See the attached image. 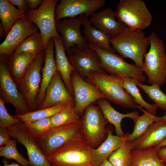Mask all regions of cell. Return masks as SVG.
Returning <instances> with one entry per match:
<instances>
[{"instance_id": "3957f363", "label": "cell", "mask_w": 166, "mask_h": 166, "mask_svg": "<svg viewBox=\"0 0 166 166\" xmlns=\"http://www.w3.org/2000/svg\"><path fill=\"white\" fill-rule=\"evenodd\" d=\"M150 48L144 56L142 68L150 84L160 87L166 81V53L163 41L154 32L149 36Z\"/></svg>"}, {"instance_id": "5bb4252c", "label": "cell", "mask_w": 166, "mask_h": 166, "mask_svg": "<svg viewBox=\"0 0 166 166\" xmlns=\"http://www.w3.org/2000/svg\"><path fill=\"white\" fill-rule=\"evenodd\" d=\"M71 79L75 108L80 117L89 106L99 99H105L95 86L81 78L75 69L71 73Z\"/></svg>"}, {"instance_id": "74e56055", "label": "cell", "mask_w": 166, "mask_h": 166, "mask_svg": "<svg viewBox=\"0 0 166 166\" xmlns=\"http://www.w3.org/2000/svg\"><path fill=\"white\" fill-rule=\"evenodd\" d=\"M5 103L0 98V127L8 128L21 121L19 118L9 114L5 107Z\"/></svg>"}, {"instance_id": "52a82bcc", "label": "cell", "mask_w": 166, "mask_h": 166, "mask_svg": "<svg viewBox=\"0 0 166 166\" xmlns=\"http://www.w3.org/2000/svg\"><path fill=\"white\" fill-rule=\"evenodd\" d=\"M45 59L44 51L34 59L23 76L15 82L30 112L37 110L36 99L40 89L41 73Z\"/></svg>"}, {"instance_id": "f1b7e54d", "label": "cell", "mask_w": 166, "mask_h": 166, "mask_svg": "<svg viewBox=\"0 0 166 166\" xmlns=\"http://www.w3.org/2000/svg\"><path fill=\"white\" fill-rule=\"evenodd\" d=\"M123 86L126 92L134 99L136 104L145 108L149 113L155 116L158 107L155 104H150L143 98L136 85V81L134 79L127 78L123 79Z\"/></svg>"}, {"instance_id": "d590c367", "label": "cell", "mask_w": 166, "mask_h": 166, "mask_svg": "<svg viewBox=\"0 0 166 166\" xmlns=\"http://www.w3.org/2000/svg\"><path fill=\"white\" fill-rule=\"evenodd\" d=\"M17 142L16 140L13 139L6 145L1 146L0 156L7 160H14L23 165L31 166L29 160L18 152L17 148Z\"/></svg>"}, {"instance_id": "ab89813d", "label": "cell", "mask_w": 166, "mask_h": 166, "mask_svg": "<svg viewBox=\"0 0 166 166\" xmlns=\"http://www.w3.org/2000/svg\"><path fill=\"white\" fill-rule=\"evenodd\" d=\"M13 5L16 6L20 10L26 11L29 10L26 0H8Z\"/></svg>"}, {"instance_id": "6da1fadb", "label": "cell", "mask_w": 166, "mask_h": 166, "mask_svg": "<svg viewBox=\"0 0 166 166\" xmlns=\"http://www.w3.org/2000/svg\"><path fill=\"white\" fill-rule=\"evenodd\" d=\"M111 45L123 58L132 60L142 69L144 56L150 44L149 36L138 29L126 26L119 34L110 40Z\"/></svg>"}, {"instance_id": "4fadbf2b", "label": "cell", "mask_w": 166, "mask_h": 166, "mask_svg": "<svg viewBox=\"0 0 166 166\" xmlns=\"http://www.w3.org/2000/svg\"><path fill=\"white\" fill-rule=\"evenodd\" d=\"M84 15L82 14L63 20H56L57 31L61 35L64 48L68 56L72 54L71 49L75 45L81 50L89 48L85 37L81 32V26Z\"/></svg>"}, {"instance_id": "7bdbcfd3", "label": "cell", "mask_w": 166, "mask_h": 166, "mask_svg": "<svg viewBox=\"0 0 166 166\" xmlns=\"http://www.w3.org/2000/svg\"><path fill=\"white\" fill-rule=\"evenodd\" d=\"M2 161L3 164V165H1L0 166H27L23 165L13 162H11V163L10 164H8V160L7 159L5 158H4Z\"/></svg>"}, {"instance_id": "7402d4cb", "label": "cell", "mask_w": 166, "mask_h": 166, "mask_svg": "<svg viewBox=\"0 0 166 166\" xmlns=\"http://www.w3.org/2000/svg\"><path fill=\"white\" fill-rule=\"evenodd\" d=\"M166 138V122H154L140 137L132 141L133 149L153 148Z\"/></svg>"}, {"instance_id": "4316f807", "label": "cell", "mask_w": 166, "mask_h": 166, "mask_svg": "<svg viewBox=\"0 0 166 166\" xmlns=\"http://www.w3.org/2000/svg\"><path fill=\"white\" fill-rule=\"evenodd\" d=\"M132 166H166L153 148L133 149L131 153Z\"/></svg>"}, {"instance_id": "e575fe53", "label": "cell", "mask_w": 166, "mask_h": 166, "mask_svg": "<svg viewBox=\"0 0 166 166\" xmlns=\"http://www.w3.org/2000/svg\"><path fill=\"white\" fill-rule=\"evenodd\" d=\"M137 86L147 94L154 104L164 110H166V94L161 90L157 84L148 85L136 81Z\"/></svg>"}, {"instance_id": "4dcf8cb0", "label": "cell", "mask_w": 166, "mask_h": 166, "mask_svg": "<svg viewBox=\"0 0 166 166\" xmlns=\"http://www.w3.org/2000/svg\"><path fill=\"white\" fill-rule=\"evenodd\" d=\"M51 118L53 128L79 122L81 117L76 111L75 104H70Z\"/></svg>"}, {"instance_id": "ba28073f", "label": "cell", "mask_w": 166, "mask_h": 166, "mask_svg": "<svg viewBox=\"0 0 166 166\" xmlns=\"http://www.w3.org/2000/svg\"><path fill=\"white\" fill-rule=\"evenodd\" d=\"M116 17L126 26L142 30L149 26L152 16L141 0H121L115 11Z\"/></svg>"}, {"instance_id": "277c9868", "label": "cell", "mask_w": 166, "mask_h": 166, "mask_svg": "<svg viewBox=\"0 0 166 166\" xmlns=\"http://www.w3.org/2000/svg\"><path fill=\"white\" fill-rule=\"evenodd\" d=\"M85 80L95 86L108 101L124 108L135 109L137 108L133 98L124 89L123 79L96 73L91 74Z\"/></svg>"}, {"instance_id": "2e32d148", "label": "cell", "mask_w": 166, "mask_h": 166, "mask_svg": "<svg viewBox=\"0 0 166 166\" xmlns=\"http://www.w3.org/2000/svg\"><path fill=\"white\" fill-rule=\"evenodd\" d=\"M73 53L67 56L70 64L79 76L85 79L93 73H107L100 66L101 60L97 53L93 49L81 50L76 45L72 48Z\"/></svg>"}, {"instance_id": "44dd1931", "label": "cell", "mask_w": 166, "mask_h": 166, "mask_svg": "<svg viewBox=\"0 0 166 166\" xmlns=\"http://www.w3.org/2000/svg\"><path fill=\"white\" fill-rule=\"evenodd\" d=\"M54 40L53 38H52L48 42L45 50V59L44 65L42 70V79L36 101L37 110L44 101L47 88L57 70L54 57Z\"/></svg>"}, {"instance_id": "f35d334b", "label": "cell", "mask_w": 166, "mask_h": 166, "mask_svg": "<svg viewBox=\"0 0 166 166\" xmlns=\"http://www.w3.org/2000/svg\"><path fill=\"white\" fill-rule=\"evenodd\" d=\"M8 128L3 127H0V146L6 145L10 140Z\"/></svg>"}, {"instance_id": "ffe728a7", "label": "cell", "mask_w": 166, "mask_h": 166, "mask_svg": "<svg viewBox=\"0 0 166 166\" xmlns=\"http://www.w3.org/2000/svg\"><path fill=\"white\" fill-rule=\"evenodd\" d=\"M108 135L105 140L98 148L92 149L91 162L93 166H100L110 155L121 147L130 134L128 132L123 136L113 135L111 125L107 126Z\"/></svg>"}, {"instance_id": "cb8c5ba5", "label": "cell", "mask_w": 166, "mask_h": 166, "mask_svg": "<svg viewBox=\"0 0 166 166\" xmlns=\"http://www.w3.org/2000/svg\"><path fill=\"white\" fill-rule=\"evenodd\" d=\"M96 103L100 108L108 122L114 126L115 132L117 136H121L125 134L121 126V121L124 118H129L133 120L139 116V113L136 111L126 114L117 111L108 101L105 98L99 99L97 101Z\"/></svg>"}, {"instance_id": "bcb514c9", "label": "cell", "mask_w": 166, "mask_h": 166, "mask_svg": "<svg viewBox=\"0 0 166 166\" xmlns=\"http://www.w3.org/2000/svg\"><path fill=\"white\" fill-rule=\"evenodd\" d=\"M166 146V138L162 142L156 145L153 147L154 148L156 151L160 147Z\"/></svg>"}, {"instance_id": "8fae6325", "label": "cell", "mask_w": 166, "mask_h": 166, "mask_svg": "<svg viewBox=\"0 0 166 166\" xmlns=\"http://www.w3.org/2000/svg\"><path fill=\"white\" fill-rule=\"evenodd\" d=\"M0 98L14 107L16 115L30 112L26 102L12 77L8 69L7 57L0 55Z\"/></svg>"}, {"instance_id": "8992f818", "label": "cell", "mask_w": 166, "mask_h": 166, "mask_svg": "<svg viewBox=\"0 0 166 166\" xmlns=\"http://www.w3.org/2000/svg\"><path fill=\"white\" fill-rule=\"evenodd\" d=\"M88 45L98 54L101 60L100 66L107 73L122 79L130 78L141 83L146 80L141 69L125 61L121 56L90 43Z\"/></svg>"}, {"instance_id": "9a60e30c", "label": "cell", "mask_w": 166, "mask_h": 166, "mask_svg": "<svg viewBox=\"0 0 166 166\" xmlns=\"http://www.w3.org/2000/svg\"><path fill=\"white\" fill-rule=\"evenodd\" d=\"M32 21L25 17L17 20L0 45V55L9 57L28 38L38 31Z\"/></svg>"}, {"instance_id": "484cf974", "label": "cell", "mask_w": 166, "mask_h": 166, "mask_svg": "<svg viewBox=\"0 0 166 166\" xmlns=\"http://www.w3.org/2000/svg\"><path fill=\"white\" fill-rule=\"evenodd\" d=\"M7 57L10 74L15 82L23 76L34 58L30 53L18 54L15 52Z\"/></svg>"}, {"instance_id": "e0dca14e", "label": "cell", "mask_w": 166, "mask_h": 166, "mask_svg": "<svg viewBox=\"0 0 166 166\" xmlns=\"http://www.w3.org/2000/svg\"><path fill=\"white\" fill-rule=\"evenodd\" d=\"M104 0H61L56 6V20L84 14L88 17L105 4Z\"/></svg>"}, {"instance_id": "ac0fdd59", "label": "cell", "mask_w": 166, "mask_h": 166, "mask_svg": "<svg viewBox=\"0 0 166 166\" xmlns=\"http://www.w3.org/2000/svg\"><path fill=\"white\" fill-rule=\"evenodd\" d=\"M74 103V97L69 92L61 75L57 70L47 88L44 100L38 110L61 104Z\"/></svg>"}, {"instance_id": "30bf717a", "label": "cell", "mask_w": 166, "mask_h": 166, "mask_svg": "<svg viewBox=\"0 0 166 166\" xmlns=\"http://www.w3.org/2000/svg\"><path fill=\"white\" fill-rule=\"evenodd\" d=\"M82 136L83 135L80 121L52 128L42 135L35 137L47 156L67 142Z\"/></svg>"}, {"instance_id": "836d02e7", "label": "cell", "mask_w": 166, "mask_h": 166, "mask_svg": "<svg viewBox=\"0 0 166 166\" xmlns=\"http://www.w3.org/2000/svg\"><path fill=\"white\" fill-rule=\"evenodd\" d=\"M133 149L132 142L126 140L110 155L108 160L114 166H132L131 153Z\"/></svg>"}, {"instance_id": "7c38bea8", "label": "cell", "mask_w": 166, "mask_h": 166, "mask_svg": "<svg viewBox=\"0 0 166 166\" xmlns=\"http://www.w3.org/2000/svg\"><path fill=\"white\" fill-rule=\"evenodd\" d=\"M11 138L23 145L26 149L31 166H53L48 160L33 135L21 121L7 128Z\"/></svg>"}, {"instance_id": "d4e9b609", "label": "cell", "mask_w": 166, "mask_h": 166, "mask_svg": "<svg viewBox=\"0 0 166 166\" xmlns=\"http://www.w3.org/2000/svg\"><path fill=\"white\" fill-rule=\"evenodd\" d=\"M82 25L84 27L83 32L87 41L106 51L116 53L111 46L110 39L103 32L92 26L88 17L84 15Z\"/></svg>"}, {"instance_id": "8d00e7d4", "label": "cell", "mask_w": 166, "mask_h": 166, "mask_svg": "<svg viewBox=\"0 0 166 166\" xmlns=\"http://www.w3.org/2000/svg\"><path fill=\"white\" fill-rule=\"evenodd\" d=\"M23 123L28 130L35 137L42 135L52 128L51 117Z\"/></svg>"}, {"instance_id": "d6986e66", "label": "cell", "mask_w": 166, "mask_h": 166, "mask_svg": "<svg viewBox=\"0 0 166 166\" xmlns=\"http://www.w3.org/2000/svg\"><path fill=\"white\" fill-rule=\"evenodd\" d=\"M115 11L107 7L90 15L89 20L92 26L107 36L110 39L120 33L126 27L124 23L115 19Z\"/></svg>"}, {"instance_id": "5b68a950", "label": "cell", "mask_w": 166, "mask_h": 166, "mask_svg": "<svg viewBox=\"0 0 166 166\" xmlns=\"http://www.w3.org/2000/svg\"><path fill=\"white\" fill-rule=\"evenodd\" d=\"M80 122L83 136L92 149L98 148L107 138L108 122L98 106L92 104L87 107Z\"/></svg>"}, {"instance_id": "7dc6e473", "label": "cell", "mask_w": 166, "mask_h": 166, "mask_svg": "<svg viewBox=\"0 0 166 166\" xmlns=\"http://www.w3.org/2000/svg\"><path fill=\"white\" fill-rule=\"evenodd\" d=\"M100 166H114L108 160L101 164Z\"/></svg>"}, {"instance_id": "83f0119b", "label": "cell", "mask_w": 166, "mask_h": 166, "mask_svg": "<svg viewBox=\"0 0 166 166\" xmlns=\"http://www.w3.org/2000/svg\"><path fill=\"white\" fill-rule=\"evenodd\" d=\"M26 11L16 8L8 0H0V18L6 36L16 22L25 17Z\"/></svg>"}, {"instance_id": "f546056e", "label": "cell", "mask_w": 166, "mask_h": 166, "mask_svg": "<svg viewBox=\"0 0 166 166\" xmlns=\"http://www.w3.org/2000/svg\"><path fill=\"white\" fill-rule=\"evenodd\" d=\"M45 51V45L42 36L38 31L26 39L16 49L18 54L23 53L31 54L34 58Z\"/></svg>"}, {"instance_id": "7a4b0ae2", "label": "cell", "mask_w": 166, "mask_h": 166, "mask_svg": "<svg viewBox=\"0 0 166 166\" xmlns=\"http://www.w3.org/2000/svg\"><path fill=\"white\" fill-rule=\"evenodd\" d=\"M92 149L82 136L67 142L47 158L53 166H93Z\"/></svg>"}, {"instance_id": "f6af8a7d", "label": "cell", "mask_w": 166, "mask_h": 166, "mask_svg": "<svg viewBox=\"0 0 166 166\" xmlns=\"http://www.w3.org/2000/svg\"><path fill=\"white\" fill-rule=\"evenodd\" d=\"M6 36V32L1 22L0 23V37Z\"/></svg>"}, {"instance_id": "d6a6232c", "label": "cell", "mask_w": 166, "mask_h": 166, "mask_svg": "<svg viewBox=\"0 0 166 166\" xmlns=\"http://www.w3.org/2000/svg\"><path fill=\"white\" fill-rule=\"evenodd\" d=\"M137 108L141 110L143 113L133 120L134 123L133 130L129 134L127 140L130 142L133 141L141 136L149 126L154 122V118L155 116L142 109L138 105H137Z\"/></svg>"}, {"instance_id": "9c48e42d", "label": "cell", "mask_w": 166, "mask_h": 166, "mask_svg": "<svg viewBox=\"0 0 166 166\" xmlns=\"http://www.w3.org/2000/svg\"><path fill=\"white\" fill-rule=\"evenodd\" d=\"M58 0H43L35 10L26 11L25 17L32 21L38 28L44 42L45 50L49 40L53 37H59L56 25L55 10Z\"/></svg>"}, {"instance_id": "60d3db41", "label": "cell", "mask_w": 166, "mask_h": 166, "mask_svg": "<svg viewBox=\"0 0 166 166\" xmlns=\"http://www.w3.org/2000/svg\"><path fill=\"white\" fill-rule=\"evenodd\" d=\"M28 6L29 10H35L38 9L43 2L42 0H26Z\"/></svg>"}, {"instance_id": "ee69618b", "label": "cell", "mask_w": 166, "mask_h": 166, "mask_svg": "<svg viewBox=\"0 0 166 166\" xmlns=\"http://www.w3.org/2000/svg\"><path fill=\"white\" fill-rule=\"evenodd\" d=\"M154 122H166V113H165L164 115L160 117H157L155 116L154 118Z\"/></svg>"}, {"instance_id": "1f68e13d", "label": "cell", "mask_w": 166, "mask_h": 166, "mask_svg": "<svg viewBox=\"0 0 166 166\" xmlns=\"http://www.w3.org/2000/svg\"><path fill=\"white\" fill-rule=\"evenodd\" d=\"M70 104L63 103L36 111L29 112L21 115H14L13 117L18 118L23 123L31 122L54 115L63 109Z\"/></svg>"}, {"instance_id": "603a6c76", "label": "cell", "mask_w": 166, "mask_h": 166, "mask_svg": "<svg viewBox=\"0 0 166 166\" xmlns=\"http://www.w3.org/2000/svg\"><path fill=\"white\" fill-rule=\"evenodd\" d=\"M55 48V62L57 69L62 77L65 86L70 94L73 97V92L71 82V74L75 70L69 61L65 53L62 38H53Z\"/></svg>"}, {"instance_id": "b9f144b4", "label": "cell", "mask_w": 166, "mask_h": 166, "mask_svg": "<svg viewBox=\"0 0 166 166\" xmlns=\"http://www.w3.org/2000/svg\"><path fill=\"white\" fill-rule=\"evenodd\" d=\"M156 152L160 159L166 164V146L160 148L156 151Z\"/></svg>"}]
</instances>
